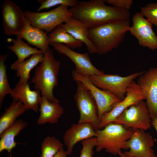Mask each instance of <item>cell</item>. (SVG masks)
<instances>
[{
    "instance_id": "1",
    "label": "cell",
    "mask_w": 157,
    "mask_h": 157,
    "mask_svg": "<svg viewBox=\"0 0 157 157\" xmlns=\"http://www.w3.org/2000/svg\"><path fill=\"white\" fill-rule=\"evenodd\" d=\"M105 0L78 1L76 5L69 9L72 17L89 28L115 22L129 19V10L106 5Z\"/></svg>"
},
{
    "instance_id": "2",
    "label": "cell",
    "mask_w": 157,
    "mask_h": 157,
    "mask_svg": "<svg viewBox=\"0 0 157 157\" xmlns=\"http://www.w3.org/2000/svg\"><path fill=\"white\" fill-rule=\"evenodd\" d=\"M129 19L89 28L90 39L99 55H105L117 48L130 27Z\"/></svg>"
},
{
    "instance_id": "3",
    "label": "cell",
    "mask_w": 157,
    "mask_h": 157,
    "mask_svg": "<svg viewBox=\"0 0 157 157\" xmlns=\"http://www.w3.org/2000/svg\"><path fill=\"white\" fill-rule=\"evenodd\" d=\"M43 60L36 67L31 79L35 90H40L41 95L49 101L59 103L53 94V90L58 85V76L60 63L55 58L53 50L50 49L44 53Z\"/></svg>"
},
{
    "instance_id": "4",
    "label": "cell",
    "mask_w": 157,
    "mask_h": 157,
    "mask_svg": "<svg viewBox=\"0 0 157 157\" xmlns=\"http://www.w3.org/2000/svg\"><path fill=\"white\" fill-rule=\"evenodd\" d=\"M134 129L123 125L111 122L101 129L96 130V151L102 149L115 156H119L122 149L128 150L127 142L130 138Z\"/></svg>"
},
{
    "instance_id": "5",
    "label": "cell",
    "mask_w": 157,
    "mask_h": 157,
    "mask_svg": "<svg viewBox=\"0 0 157 157\" xmlns=\"http://www.w3.org/2000/svg\"><path fill=\"white\" fill-rule=\"evenodd\" d=\"M68 8V6L61 5L47 12L38 13L26 10L24 12V15L32 26L47 33L51 32L72 17Z\"/></svg>"
},
{
    "instance_id": "6",
    "label": "cell",
    "mask_w": 157,
    "mask_h": 157,
    "mask_svg": "<svg viewBox=\"0 0 157 157\" xmlns=\"http://www.w3.org/2000/svg\"><path fill=\"white\" fill-rule=\"evenodd\" d=\"M143 72H136L125 76L104 73L100 75H90L87 77L98 88L110 92L122 100L126 96L128 86Z\"/></svg>"
},
{
    "instance_id": "7",
    "label": "cell",
    "mask_w": 157,
    "mask_h": 157,
    "mask_svg": "<svg viewBox=\"0 0 157 157\" xmlns=\"http://www.w3.org/2000/svg\"><path fill=\"white\" fill-rule=\"evenodd\" d=\"M77 88L74 95L80 113L78 122L90 124L95 130L99 129L97 106L90 90L79 81H76Z\"/></svg>"
},
{
    "instance_id": "8",
    "label": "cell",
    "mask_w": 157,
    "mask_h": 157,
    "mask_svg": "<svg viewBox=\"0 0 157 157\" xmlns=\"http://www.w3.org/2000/svg\"><path fill=\"white\" fill-rule=\"evenodd\" d=\"M151 121L145 101L142 100L125 110L113 122L146 131L151 128Z\"/></svg>"
},
{
    "instance_id": "9",
    "label": "cell",
    "mask_w": 157,
    "mask_h": 157,
    "mask_svg": "<svg viewBox=\"0 0 157 157\" xmlns=\"http://www.w3.org/2000/svg\"><path fill=\"white\" fill-rule=\"evenodd\" d=\"M72 73L73 80L81 82L91 92L97 106L99 122L104 114L110 111L122 100L110 92L102 90L95 86L88 77L77 73L74 70Z\"/></svg>"
},
{
    "instance_id": "10",
    "label": "cell",
    "mask_w": 157,
    "mask_h": 157,
    "mask_svg": "<svg viewBox=\"0 0 157 157\" xmlns=\"http://www.w3.org/2000/svg\"><path fill=\"white\" fill-rule=\"evenodd\" d=\"M144 94L137 83L134 81L128 87L125 98L118 103L109 112L104 114L99 123V129L113 122L126 109L141 100H145Z\"/></svg>"
},
{
    "instance_id": "11",
    "label": "cell",
    "mask_w": 157,
    "mask_h": 157,
    "mask_svg": "<svg viewBox=\"0 0 157 157\" xmlns=\"http://www.w3.org/2000/svg\"><path fill=\"white\" fill-rule=\"evenodd\" d=\"M132 20L129 31L137 39L139 45L152 50L157 49V36L152 24L139 12L135 13Z\"/></svg>"
},
{
    "instance_id": "12",
    "label": "cell",
    "mask_w": 157,
    "mask_h": 157,
    "mask_svg": "<svg viewBox=\"0 0 157 157\" xmlns=\"http://www.w3.org/2000/svg\"><path fill=\"white\" fill-rule=\"evenodd\" d=\"M155 142L149 133L135 129L126 142L129 150L124 153L127 157H157L153 149Z\"/></svg>"
},
{
    "instance_id": "13",
    "label": "cell",
    "mask_w": 157,
    "mask_h": 157,
    "mask_svg": "<svg viewBox=\"0 0 157 157\" xmlns=\"http://www.w3.org/2000/svg\"><path fill=\"white\" fill-rule=\"evenodd\" d=\"M137 83L142 90L151 120L157 117V67H152L138 77Z\"/></svg>"
},
{
    "instance_id": "14",
    "label": "cell",
    "mask_w": 157,
    "mask_h": 157,
    "mask_svg": "<svg viewBox=\"0 0 157 157\" xmlns=\"http://www.w3.org/2000/svg\"><path fill=\"white\" fill-rule=\"evenodd\" d=\"M50 45L59 53L65 55L71 60L74 64V70L77 73L87 77L104 74L103 71L98 69L92 64L88 53L76 52L61 43H53Z\"/></svg>"
},
{
    "instance_id": "15",
    "label": "cell",
    "mask_w": 157,
    "mask_h": 157,
    "mask_svg": "<svg viewBox=\"0 0 157 157\" xmlns=\"http://www.w3.org/2000/svg\"><path fill=\"white\" fill-rule=\"evenodd\" d=\"M3 26L5 34L16 35L23 28L25 17L24 12L11 1L6 0L2 5Z\"/></svg>"
},
{
    "instance_id": "16",
    "label": "cell",
    "mask_w": 157,
    "mask_h": 157,
    "mask_svg": "<svg viewBox=\"0 0 157 157\" xmlns=\"http://www.w3.org/2000/svg\"><path fill=\"white\" fill-rule=\"evenodd\" d=\"M96 130L90 123L78 122L72 124L65 132L63 137L64 144L67 148V155H71L74 147L79 142L95 137Z\"/></svg>"
},
{
    "instance_id": "17",
    "label": "cell",
    "mask_w": 157,
    "mask_h": 157,
    "mask_svg": "<svg viewBox=\"0 0 157 157\" xmlns=\"http://www.w3.org/2000/svg\"><path fill=\"white\" fill-rule=\"evenodd\" d=\"M29 84L30 82L25 83L19 81L10 96L13 101H21L27 110L31 109L37 112L42 98L41 92L39 90H31Z\"/></svg>"
},
{
    "instance_id": "18",
    "label": "cell",
    "mask_w": 157,
    "mask_h": 157,
    "mask_svg": "<svg viewBox=\"0 0 157 157\" xmlns=\"http://www.w3.org/2000/svg\"><path fill=\"white\" fill-rule=\"evenodd\" d=\"M16 35L25 40L28 44L39 48L43 53L50 49L47 33L32 26L26 17L22 30Z\"/></svg>"
},
{
    "instance_id": "19",
    "label": "cell",
    "mask_w": 157,
    "mask_h": 157,
    "mask_svg": "<svg viewBox=\"0 0 157 157\" xmlns=\"http://www.w3.org/2000/svg\"><path fill=\"white\" fill-rule=\"evenodd\" d=\"M58 26L63 27L76 39L84 43L90 53H97L94 45L89 38V28L83 23L72 17L64 24H62Z\"/></svg>"
},
{
    "instance_id": "20",
    "label": "cell",
    "mask_w": 157,
    "mask_h": 157,
    "mask_svg": "<svg viewBox=\"0 0 157 157\" xmlns=\"http://www.w3.org/2000/svg\"><path fill=\"white\" fill-rule=\"evenodd\" d=\"M39 106L40 115L37 121L39 125L56 124L63 113V109L59 103L51 102L43 95Z\"/></svg>"
},
{
    "instance_id": "21",
    "label": "cell",
    "mask_w": 157,
    "mask_h": 157,
    "mask_svg": "<svg viewBox=\"0 0 157 157\" xmlns=\"http://www.w3.org/2000/svg\"><path fill=\"white\" fill-rule=\"evenodd\" d=\"M28 125V123L22 119L16 120L11 126L0 136V152L6 150L9 153L16 146L15 137Z\"/></svg>"
},
{
    "instance_id": "22",
    "label": "cell",
    "mask_w": 157,
    "mask_h": 157,
    "mask_svg": "<svg viewBox=\"0 0 157 157\" xmlns=\"http://www.w3.org/2000/svg\"><path fill=\"white\" fill-rule=\"evenodd\" d=\"M44 53L31 56L27 60L22 62L16 60L10 66V68L16 71V76L19 77V81L27 83L30 78L31 70L39 63L43 61Z\"/></svg>"
},
{
    "instance_id": "23",
    "label": "cell",
    "mask_w": 157,
    "mask_h": 157,
    "mask_svg": "<svg viewBox=\"0 0 157 157\" xmlns=\"http://www.w3.org/2000/svg\"><path fill=\"white\" fill-rule=\"evenodd\" d=\"M27 110L20 101H13L0 117V136L4 131L11 126L16 121L19 116Z\"/></svg>"
},
{
    "instance_id": "24",
    "label": "cell",
    "mask_w": 157,
    "mask_h": 157,
    "mask_svg": "<svg viewBox=\"0 0 157 157\" xmlns=\"http://www.w3.org/2000/svg\"><path fill=\"white\" fill-rule=\"evenodd\" d=\"M49 44L53 43L65 44L71 49L81 47L83 42L76 39L64 28L58 26L48 35Z\"/></svg>"
},
{
    "instance_id": "25",
    "label": "cell",
    "mask_w": 157,
    "mask_h": 157,
    "mask_svg": "<svg viewBox=\"0 0 157 157\" xmlns=\"http://www.w3.org/2000/svg\"><path fill=\"white\" fill-rule=\"evenodd\" d=\"M8 40L13 42V44L9 46L8 48L16 55L17 59L16 60L18 62L24 61L26 58L31 55L43 53L41 50L31 47L28 43L24 42L21 38L17 37L15 39H10Z\"/></svg>"
},
{
    "instance_id": "26",
    "label": "cell",
    "mask_w": 157,
    "mask_h": 157,
    "mask_svg": "<svg viewBox=\"0 0 157 157\" xmlns=\"http://www.w3.org/2000/svg\"><path fill=\"white\" fill-rule=\"evenodd\" d=\"M8 56L7 54L0 56V108L6 95L12 94L13 89L10 86L6 73V67L5 62Z\"/></svg>"
},
{
    "instance_id": "27",
    "label": "cell",
    "mask_w": 157,
    "mask_h": 157,
    "mask_svg": "<svg viewBox=\"0 0 157 157\" xmlns=\"http://www.w3.org/2000/svg\"><path fill=\"white\" fill-rule=\"evenodd\" d=\"M63 144L54 136H47L41 144L40 157H53L62 147Z\"/></svg>"
},
{
    "instance_id": "28",
    "label": "cell",
    "mask_w": 157,
    "mask_h": 157,
    "mask_svg": "<svg viewBox=\"0 0 157 157\" xmlns=\"http://www.w3.org/2000/svg\"><path fill=\"white\" fill-rule=\"evenodd\" d=\"M38 2L40 5L37 9L38 12L41 10L48 9L58 5H64L73 8L75 6L77 3L76 0H38Z\"/></svg>"
},
{
    "instance_id": "29",
    "label": "cell",
    "mask_w": 157,
    "mask_h": 157,
    "mask_svg": "<svg viewBox=\"0 0 157 157\" xmlns=\"http://www.w3.org/2000/svg\"><path fill=\"white\" fill-rule=\"evenodd\" d=\"M140 13L153 25L157 27V3H150L140 8Z\"/></svg>"
},
{
    "instance_id": "30",
    "label": "cell",
    "mask_w": 157,
    "mask_h": 157,
    "mask_svg": "<svg viewBox=\"0 0 157 157\" xmlns=\"http://www.w3.org/2000/svg\"><path fill=\"white\" fill-rule=\"evenodd\" d=\"M96 138L92 137L81 141L82 148L80 157H93L94 154L93 148L96 146Z\"/></svg>"
},
{
    "instance_id": "31",
    "label": "cell",
    "mask_w": 157,
    "mask_h": 157,
    "mask_svg": "<svg viewBox=\"0 0 157 157\" xmlns=\"http://www.w3.org/2000/svg\"><path fill=\"white\" fill-rule=\"evenodd\" d=\"M106 2L119 9L129 10L133 3L132 0H106Z\"/></svg>"
},
{
    "instance_id": "32",
    "label": "cell",
    "mask_w": 157,
    "mask_h": 157,
    "mask_svg": "<svg viewBox=\"0 0 157 157\" xmlns=\"http://www.w3.org/2000/svg\"><path fill=\"white\" fill-rule=\"evenodd\" d=\"M67 152L62 148L53 157H67Z\"/></svg>"
},
{
    "instance_id": "33",
    "label": "cell",
    "mask_w": 157,
    "mask_h": 157,
    "mask_svg": "<svg viewBox=\"0 0 157 157\" xmlns=\"http://www.w3.org/2000/svg\"><path fill=\"white\" fill-rule=\"evenodd\" d=\"M151 123L152 126H153L155 129L157 133V117L154 120L151 121Z\"/></svg>"
},
{
    "instance_id": "34",
    "label": "cell",
    "mask_w": 157,
    "mask_h": 157,
    "mask_svg": "<svg viewBox=\"0 0 157 157\" xmlns=\"http://www.w3.org/2000/svg\"><path fill=\"white\" fill-rule=\"evenodd\" d=\"M120 157H127L124 153H122L119 156Z\"/></svg>"
},
{
    "instance_id": "35",
    "label": "cell",
    "mask_w": 157,
    "mask_h": 157,
    "mask_svg": "<svg viewBox=\"0 0 157 157\" xmlns=\"http://www.w3.org/2000/svg\"><path fill=\"white\" fill-rule=\"evenodd\" d=\"M10 157H11V155L10 156Z\"/></svg>"
}]
</instances>
